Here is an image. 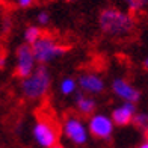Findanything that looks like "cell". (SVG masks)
I'll list each match as a JSON object with an SVG mask.
<instances>
[{"label":"cell","mask_w":148,"mask_h":148,"mask_svg":"<svg viewBox=\"0 0 148 148\" xmlns=\"http://www.w3.org/2000/svg\"><path fill=\"white\" fill-rule=\"evenodd\" d=\"M98 29L109 38H124L134 29V17L119 6H106L98 12Z\"/></svg>","instance_id":"1"},{"label":"cell","mask_w":148,"mask_h":148,"mask_svg":"<svg viewBox=\"0 0 148 148\" xmlns=\"http://www.w3.org/2000/svg\"><path fill=\"white\" fill-rule=\"evenodd\" d=\"M51 85H53V77L49 66L38 65L36 70L29 77H26L20 82L18 89L23 98L29 100V101H39L44 97H47V94L51 89Z\"/></svg>","instance_id":"2"},{"label":"cell","mask_w":148,"mask_h":148,"mask_svg":"<svg viewBox=\"0 0 148 148\" xmlns=\"http://www.w3.org/2000/svg\"><path fill=\"white\" fill-rule=\"evenodd\" d=\"M32 50H33V55H35L38 65H49V64L56 62L62 56H65L70 49H68V45L58 41L53 35L44 33L32 45Z\"/></svg>","instance_id":"3"},{"label":"cell","mask_w":148,"mask_h":148,"mask_svg":"<svg viewBox=\"0 0 148 148\" xmlns=\"http://www.w3.org/2000/svg\"><path fill=\"white\" fill-rule=\"evenodd\" d=\"M62 134L76 147H83L91 136L88 123L80 115H66L62 121Z\"/></svg>","instance_id":"4"},{"label":"cell","mask_w":148,"mask_h":148,"mask_svg":"<svg viewBox=\"0 0 148 148\" xmlns=\"http://www.w3.org/2000/svg\"><path fill=\"white\" fill-rule=\"evenodd\" d=\"M32 138L38 147L53 148L55 145H58V139H59L58 127L49 119L39 118L35 121V124L32 127Z\"/></svg>","instance_id":"5"},{"label":"cell","mask_w":148,"mask_h":148,"mask_svg":"<svg viewBox=\"0 0 148 148\" xmlns=\"http://www.w3.org/2000/svg\"><path fill=\"white\" fill-rule=\"evenodd\" d=\"M15 65H14V74L23 80L26 77H29L30 74L36 70L38 62L35 59V55H33V50H32V45L29 44H20L17 49H15Z\"/></svg>","instance_id":"6"},{"label":"cell","mask_w":148,"mask_h":148,"mask_svg":"<svg viewBox=\"0 0 148 148\" xmlns=\"http://www.w3.org/2000/svg\"><path fill=\"white\" fill-rule=\"evenodd\" d=\"M115 123L110 115L103 112H95L88 118V129L92 138L98 140H109L115 132Z\"/></svg>","instance_id":"7"},{"label":"cell","mask_w":148,"mask_h":148,"mask_svg":"<svg viewBox=\"0 0 148 148\" xmlns=\"http://www.w3.org/2000/svg\"><path fill=\"white\" fill-rule=\"evenodd\" d=\"M110 91L116 98L127 103H138L140 100V91L124 77H115L110 82Z\"/></svg>","instance_id":"8"},{"label":"cell","mask_w":148,"mask_h":148,"mask_svg":"<svg viewBox=\"0 0 148 148\" xmlns=\"http://www.w3.org/2000/svg\"><path fill=\"white\" fill-rule=\"evenodd\" d=\"M79 91L91 97H97L106 91L104 79L97 73H82L77 77Z\"/></svg>","instance_id":"9"},{"label":"cell","mask_w":148,"mask_h":148,"mask_svg":"<svg viewBox=\"0 0 148 148\" xmlns=\"http://www.w3.org/2000/svg\"><path fill=\"white\" fill-rule=\"evenodd\" d=\"M136 115H138L136 103H127V101H121V104L113 107L110 113L116 127H125L129 124H133Z\"/></svg>","instance_id":"10"},{"label":"cell","mask_w":148,"mask_h":148,"mask_svg":"<svg viewBox=\"0 0 148 148\" xmlns=\"http://www.w3.org/2000/svg\"><path fill=\"white\" fill-rule=\"evenodd\" d=\"M74 106H76V110L80 116H91L97 112V100L95 97L86 95L83 92H77L76 97H74Z\"/></svg>","instance_id":"11"},{"label":"cell","mask_w":148,"mask_h":148,"mask_svg":"<svg viewBox=\"0 0 148 148\" xmlns=\"http://www.w3.org/2000/svg\"><path fill=\"white\" fill-rule=\"evenodd\" d=\"M77 89H79L77 79H74L71 76H65V77L60 79V82H59V92L62 94L64 97L76 95Z\"/></svg>","instance_id":"12"},{"label":"cell","mask_w":148,"mask_h":148,"mask_svg":"<svg viewBox=\"0 0 148 148\" xmlns=\"http://www.w3.org/2000/svg\"><path fill=\"white\" fill-rule=\"evenodd\" d=\"M116 2L130 14H139L148 8V0H116Z\"/></svg>","instance_id":"13"},{"label":"cell","mask_w":148,"mask_h":148,"mask_svg":"<svg viewBox=\"0 0 148 148\" xmlns=\"http://www.w3.org/2000/svg\"><path fill=\"white\" fill-rule=\"evenodd\" d=\"M42 35H44V32L38 24H29L27 27L23 30V41H24V44L33 45Z\"/></svg>","instance_id":"14"},{"label":"cell","mask_w":148,"mask_h":148,"mask_svg":"<svg viewBox=\"0 0 148 148\" xmlns=\"http://www.w3.org/2000/svg\"><path fill=\"white\" fill-rule=\"evenodd\" d=\"M133 124L136 129H139L144 133V136L148 139V113L147 112H138V115L134 116Z\"/></svg>","instance_id":"15"},{"label":"cell","mask_w":148,"mask_h":148,"mask_svg":"<svg viewBox=\"0 0 148 148\" xmlns=\"http://www.w3.org/2000/svg\"><path fill=\"white\" fill-rule=\"evenodd\" d=\"M51 21V15H50V12L49 11H39L38 14H36V24L39 26V27H45V26H49Z\"/></svg>","instance_id":"16"},{"label":"cell","mask_w":148,"mask_h":148,"mask_svg":"<svg viewBox=\"0 0 148 148\" xmlns=\"http://www.w3.org/2000/svg\"><path fill=\"white\" fill-rule=\"evenodd\" d=\"M36 0H14V3L18 6V8H21V9H27L30 8V6L35 3Z\"/></svg>","instance_id":"17"},{"label":"cell","mask_w":148,"mask_h":148,"mask_svg":"<svg viewBox=\"0 0 148 148\" xmlns=\"http://www.w3.org/2000/svg\"><path fill=\"white\" fill-rule=\"evenodd\" d=\"M11 20L9 18H3V26H2V30H3V33H8L9 32V29H11Z\"/></svg>","instance_id":"18"},{"label":"cell","mask_w":148,"mask_h":148,"mask_svg":"<svg viewBox=\"0 0 148 148\" xmlns=\"http://www.w3.org/2000/svg\"><path fill=\"white\" fill-rule=\"evenodd\" d=\"M138 148H148V139H145L144 142H140Z\"/></svg>","instance_id":"19"},{"label":"cell","mask_w":148,"mask_h":148,"mask_svg":"<svg viewBox=\"0 0 148 148\" xmlns=\"http://www.w3.org/2000/svg\"><path fill=\"white\" fill-rule=\"evenodd\" d=\"M144 68H145V70L148 71V56H147V58L144 59Z\"/></svg>","instance_id":"20"},{"label":"cell","mask_w":148,"mask_h":148,"mask_svg":"<svg viewBox=\"0 0 148 148\" xmlns=\"http://www.w3.org/2000/svg\"><path fill=\"white\" fill-rule=\"evenodd\" d=\"M53 148H65V147H64V145H60V144H58V145H55Z\"/></svg>","instance_id":"21"},{"label":"cell","mask_w":148,"mask_h":148,"mask_svg":"<svg viewBox=\"0 0 148 148\" xmlns=\"http://www.w3.org/2000/svg\"><path fill=\"white\" fill-rule=\"evenodd\" d=\"M66 2H74V0H66Z\"/></svg>","instance_id":"22"}]
</instances>
